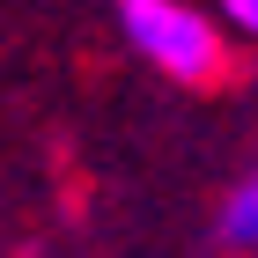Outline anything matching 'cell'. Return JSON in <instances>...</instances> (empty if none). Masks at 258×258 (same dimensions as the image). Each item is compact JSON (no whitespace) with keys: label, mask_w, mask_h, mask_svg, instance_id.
Here are the masks:
<instances>
[{"label":"cell","mask_w":258,"mask_h":258,"mask_svg":"<svg viewBox=\"0 0 258 258\" xmlns=\"http://www.w3.org/2000/svg\"><path fill=\"white\" fill-rule=\"evenodd\" d=\"M221 236L229 243H258V177L229 199V214H221Z\"/></svg>","instance_id":"2"},{"label":"cell","mask_w":258,"mask_h":258,"mask_svg":"<svg viewBox=\"0 0 258 258\" xmlns=\"http://www.w3.org/2000/svg\"><path fill=\"white\" fill-rule=\"evenodd\" d=\"M221 15L236 22V30H251V37H258V0H221Z\"/></svg>","instance_id":"3"},{"label":"cell","mask_w":258,"mask_h":258,"mask_svg":"<svg viewBox=\"0 0 258 258\" xmlns=\"http://www.w3.org/2000/svg\"><path fill=\"white\" fill-rule=\"evenodd\" d=\"M118 15H125V30H133V44L162 67V74H177V81H207V74L221 67V37H214V22L192 15V8H177V0H118Z\"/></svg>","instance_id":"1"}]
</instances>
